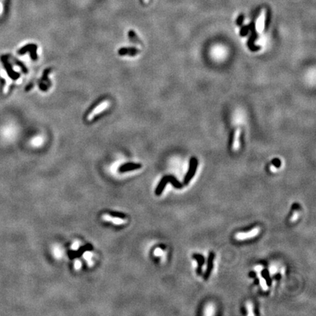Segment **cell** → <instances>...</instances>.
I'll return each instance as SVG.
<instances>
[{
	"instance_id": "obj_3",
	"label": "cell",
	"mask_w": 316,
	"mask_h": 316,
	"mask_svg": "<svg viewBox=\"0 0 316 316\" xmlns=\"http://www.w3.org/2000/svg\"><path fill=\"white\" fill-rule=\"evenodd\" d=\"M197 167H198L197 159L194 158V157H193V158L190 159V161H189V170L187 171L186 176L185 177L184 179L185 185H188L191 179H192L193 178V176H195V173H196Z\"/></svg>"
},
{
	"instance_id": "obj_4",
	"label": "cell",
	"mask_w": 316,
	"mask_h": 316,
	"mask_svg": "<svg viewBox=\"0 0 316 316\" xmlns=\"http://www.w3.org/2000/svg\"><path fill=\"white\" fill-rule=\"evenodd\" d=\"M260 228L256 227L253 229L250 230L247 232H241V233H237L236 234L235 238L237 240H244L248 239V238H253L255 236H258L260 233Z\"/></svg>"
},
{
	"instance_id": "obj_25",
	"label": "cell",
	"mask_w": 316,
	"mask_h": 316,
	"mask_svg": "<svg viewBox=\"0 0 316 316\" xmlns=\"http://www.w3.org/2000/svg\"><path fill=\"white\" fill-rule=\"evenodd\" d=\"M243 21H244V16L243 15H241L239 16L237 18V20H236V23H237V25L238 26H241L242 23H243Z\"/></svg>"
},
{
	"instance_id": "obj_17",
	"label": "cell",
	"mask_w": 316,
	"mask_h": 316,
	"mask_svg": "<svg viewBox=\"0 0 316 316\" xmlns=\"http://www.w3.org/2000/svg\"><path fill=\"white\" fill-rule=\"evenodd\" d=\"M128 38L130 40V41L132 42H134L136 44H141V40H140L137 35V34L133 30H130L128 32Z\"/></svg>"
},
{
	"instance_id": "obj_22",
	"label": "cell",
	"mask_w": 316,
	"mask_h": 316,
	"mask_svg": "<svg viewBox=\"0 0 316 316\" xmlns=\"http://www.w3.org/2000/svg\"><path fill=\"white\" fill-rule=\"evenodd\" d=\"M249 30H250V25L244 26V27L242 29L241 31H240V34H241L242 36H245L246 34L248 33Z\"/></svg>"
},
{
	"instance_id": "obj_15",
	"label": "cell",
	"mask_w": 316,
	"mask_h": 316,
	"mask_svg": "<svg viewBox=\"0 0 316 316\" xmlns=\"http://www.w3.org/2000/svg\"><path fill=\"white\" fill-rule=\"evenodd\" d=\"M92 249H93V247H92V246H91V244H87V245L83 246L82 248H81L80 250H78V251H77L76 252H75V253L70 254V256L72 258H75V257H78V256H80L82 254L83 252L89 251V250H92Z\"/></svg>"
},
{
	"instance_id": "obj_31",
	"label": "cell",
	"mask_w": 316,
	"mask_h": 316,
	"mask_svg": "<svg viewBox=\"0 0 316 316\" xmlns=\"http://www.w3.org/2000/svg\"><path fill=\"white\" fill-rule=\"evenodd\" d=\"M103 219L105 220H108V221H111L112 217H111V216H109V215H104L103 216Z\"/></svg>"
},
{
	"instance_id": "obj_19",
	"label": "cell",
	"mask_w": 316,
	"mask_h": 316,
	"mask_svg": "<svg viewBox=\"0 0 316 316\" xmlns=\"http://www.w3.org/2000/svg\"><path fill=\"white\" fill-rule=\"evenodd\" d=\"M110 215H111V217H117V218H121V219H124V220L126 218V215H124V214L117 212V211H111V212H110Z\"/></svg>"
},
{
	"instance_id": "obj_33",
	"label": "cell",
	"mask_w": 316,
	"mask_h": 316,
	"mask_svg": "<svg viewBox=\"0 0 316 316\" xmlns=\"http://www.w3.org/2000/svg\"><path fill=\"white\" fill-rule=\"evenodd\" d=\"M149 1V0H142V2H144V3H147Z\"/></svg>"
},
{
	"instance_id": "obj_2",
	"label": "cell",
	"mask_w": 316,
	"mask_h": 316,
	"mask_svg": "<svg viewBox=\"0 0 316 316\" xmlns=\"http://www.w3.org/2000/svg\"><path fill=\"white\" fill-rule=\"evenodd\" d=\"M0 60H1L2 62L4 68H5L6 72H7L8 76L10 77L13 80H17L18 78H20V74L18 73H16L13 70V68H12L11 63L8 61V57L7 55H3L0 57Z\"/></svg>"
},
{
	"instance_id": "obj_10",
	"label": "cell",
	"mask_w": 316,
	"mask_h": 316,
	"mask_svg": "<svg viewBox=\"0 0 316 316\" xmlns=\"http://www.w3.org/2000/svg\"><path fill=\"white\" fill-rule=\"evenodd\" d=\"M193 258L196 260L198 262V267H197V274L201 275L202 273V268L203 265L205 264V258L202 255L200 254H193Z\"/></svg>"
},
{
	"instance_id": "obj_29",
	"label": "cell",
	"mask_w": 316,
	"mask_h": 316,
	"mask_svg": "<svg viewBox=\"0 0 316 316\" xmlns=\"http://www.w3.org/2000/svg\"><path fill=\"white\" fill-rule=\"evenodd\" d=\"M32 87H33V83H30V84H29L27 87H26V91H29V90H31Z\"/></svg>"
},
{
	"instance_id": "obj_23",
	"label": "cell",
	"mask_w": 316,
	"mask_h": 316,
	"mask_svg": "<svg viewBox=\"0 0 316 316\" xmlns=\"http://www.w3.org/2000/svg\"><path fill=\"white\" fill-rule=\"evenodd\" d=\"M111 221L113 222V223L118 224V225H120V224H122L124 223V219H121V218H117V217H112Z\"/></svg>"
},
{
	"instance_id": "obj_8",
	"label": "cell",
	"mask_w": 316,
	"mask_h": 316,
	"mask_svg": "<svg viewBox=\"0 0 316 316\" xmlns=\"http://www.w3.org/2000/svg\"><path fill=\"white\" fill-rule=\"evenodd\" d=\"M50 73V70H46L42 74V78L39 83L40 89L42 91H46L51 85L50 81L48 80V73Z\"/></svg>"
},
{
	"instance_id": "obj_32",
	"label": "cell",
	"mask_w": 316,
	"mask_h": 316,
	"mask_svg": "<svg viewBox=\"0 0 316 316\" xmlns=\"http://www.w3.org/2000/svg\"><path fill=\"white\" fill-rule=\"evenodd\" d=\"M78 246H79V244H78V242H75V243H74V244H73L72 248L73 249V250H76V249L78 248Z\"/></svg>"
},
{
	"instance_id": "obj_26",
	"label": "cell",
	"mask_w": 316,
	"mask_h": 316,
	"mask_svg": "<svg viewBox=\"0 0 316 316\" xmlns=\"http://www.w3.org/2000/svg\"><path fill=\"white\" fill-rule=\"evenodd\" d=\"M299 214L297 212V211H295V212L293 213V215H292V217H291V221L295 222L296 220H297V219L299 218Z\"/></svg>"
},
{
	"instance_id": "obj_28",
	"label": "cell",
	"mask_w": 316,
	"mask_h": 316,
	"mask_svg": "<svg viewBox=\"0 0 316 316\" xmlns=\"http://www.w3.org/2000/svg\"><path fill=\"white\" fill-rule=\"evenodd\" d=\"M81 264L80 260H76V261L75 262V269L78 270L79 269L81 268Z\"/></svg>"
},
{
	"instance_id": "obj_7",
	"label": "cell",
	"mask_w": 316,
	"mask_h": 316,
	"mask_svg": "<svg viewBox=\"0 0 316 316\" xmlns=\"http://www.w3.org/2000/svg\"><path fill=\"white\" fill-rule=\"evenodd\" d=\"M142 168V165L140 163H135V162H129L125 163L119 168L120 173H125L127 171H131L133 170H138Z\"/></svg>"
},
{
	"instance_id": "obj_12",
	"label": "cell",
	"mask_w": 316,
	"mask_h": 316,
	"mask_svg": "<svg viewBox=\"0 0 316 316\" xmlns=\"http://www.w3.org/2000/svg\"><path fill=\"white\" fill-rule=\"evenodd\" d=\"M254 28H255L254 23L250 24V29L252 30V35H251V37H250V40H249L248 46H249V47H250V48L252 51H258V50L260 49V47L259 46H254V44H253L254 40H255V39H256V33H255Z\"/></svg>"
},
{
	"instance_id": "obj_21",
	"label": "cell",
	"mask_w": 316,
	"mask_h": 316,
	"mask_svg": "<svg viewBox=\"0 0 316 316\" xmlns=\"http://www.w3.org/2000/svg\"><path fill=\"white\" fill-rule=\"evenodd\" d=\"M247 310H248L249 315H254L253 308H252V305L251 303L250 302L247 303Z\"/></svg>"
},
{
	"instance_id": "obj_27",
	"label": "cell",
	"mask_w": 316,
	"mask_h": 316,
	"mask_svg": "<svg viewBox=\"0 0 316 316\" xmlns=\"http://www.w3.org/2000/svg\"><path fill=\"white\" fill-rule=\"evenodd\" d=\"M162 253H163V252H162V250H161L160 248H157L155 250H154V255L155 256H161Z\"/></svg>"
},
{
	"instance_id": "obj_5",
	"label": "cell",
	"mask_w": 316,
	"mask_h": 316,
	"mask_svg": "<svg viewBox=\"0 0 316 316\" xmlns=\"http://www.w3.org/2000/svg\"><path fill=\"white\" fill-rule=\"evenodd\" d=\"M108 106H109V103H108L107 101L103 102V103L99 104V105H97V107H95V109L90 112V113L87 116V120H88V121L92 120L97 115H98L99 113H102L104 110L106 109Z\"/></svg>"
},
{
	"instance_id": "obj_6",
	"label": "cell",
	"mask_w": 316,
	"mask_h": 316,
	"mask_svg": "<svg viewBox=\"0 0 316 316\" xmlns=\"http://www.w3.org/2000/svg\"><path fill=\"white\" fill-rule=\"evenodd\" d=\"M214 259H215V254H214V252H210L209 255V258H208L207 269H206L204 274H203V279L205 280L209 278L211 273L212 272L214 267Z\"/></svg>"
},
{
	"instance_id": "obj_18",
	"label": "cell",
	"mask_w": 316,
	"mask_h": 316,
	"mask_svg": "<svg viewBox=\"0 0 316 316\" xmlns=\"http://www.w3.org/2000/svg\"><path fill=\"white\" fill-rule=\"evenodd\" d=\"M204 314H205V315H214V314H215V309H214L213 305H209L208 306H207V307H206V308H205Z\"/></svg>"
},
{
	"instance_id": "obj_11",
	"label": "cell",
	"mask_w": 316,
	"mask_h": 316,
	"mask_svg": "<svg viewBox=\"0 0 316 316\" xmlns=\"http://www.w3.org/2000/svg\"><path fill=\"white\" fill-rule=\"evenodd\" d=\"M139 52L136 48H121L119 50V54L121 56H135Z\"/></svg>"
},
{
	"instance_id": "obj_24",
	"label": "cell",
	"mask_w": 316,
	"mask_h": 316,
	"mask_svg": "<svg viewBox=\"0 0 316 316\" xmlns=\"http://www.w3.org/2000/svg\"><path fill=\"white\" fill-rule=\"evenodd\" d=\"M260 285H261L262 288L264 289V290H267L268 287H267L266 280H265L264 278H262V277L261 278H260Z\"/></svg>"
},
{
	"instance_id": "obj_13",
	"label": "cell",
	"mask_w": 316,
	"mask_h": 316,
	"mask_svg": "<svg viewBox=\"0 0 316 316\" xmlns=\"http://www.w3.org/2000/svg\"><path fill=\"white\" fill-rule=\"evenodd\" d=\"M241 136V128H236L235 132L234 134V140H233V150L237 151L239 148V138Z\"/></svg>"
},
{
	"instance_id": "obj_14",
	"label": "cell",
	"mask_w": 316,
	"mask_h": 316,
	"mask_svg": "<svg viewBox=\"0 0 316 316\" xmlns=\"http://www.w3.org/2000/svg\"><path fill=\"white\" fill-rule=\"evenodd\" d=\"M38 47L34 44H28L26 46L22 47L18 51V54L19 55H23L26 54L27 52H30L34 49H37Z\"/></svg>"
},
{
	"instance_id": "obj_16",
	"label": "cell",
	"mask_w": 316,
	"mask_h": 316,
	"mask_svg": "<svg viewBox=\"0 0 316 316\" xmlns=\"http://www.w3.org/2000/svg\"><path fill=\"white\" fill-rule=\"evenodd\" d=\"M7 56L8 58L11 59V60L13 61L14 63H15L16 66H18L21 69V70L23 71L24 73H26H26H28V70H27V68H26V67L23 64V63L21 62V61L18 60L17 59L15 58V57L13 56H11V55H7Z\"/></svg>"
},
{
	"instance_id": "obj_20",
	"label": "cell",
	"mask_w": 316,
	"mask_h": 316,
	"mask_svg": "<svg viewBox=\"0 0 316 316\" xmlns=\"http://www.w3.org/2000/svg\"><path fill=\"white\" fill-rule=\"evenodd\" d=\"M83 257H84V258H85L86 260H87V261L89 262V264L91 266V257H92V254H91L90 252L87 251L84 253V255H83Z\"/></svg>"
},
{
	"instance_id": "obj_30",
	"label": "cell",
	"mask_w": 316,
	"mask_h": 316,
	"mask_svg": "<svg viewBox=\"0 0 316 316\" xmlns=\"http://www.w3.org/2000/svg\"><path fill=\"white\" fill-rule=\"evenodd\" d=\"M262 269H263V266H260V265H258V266H257L256 268H255V270H256L257 272H259L260 271H261Z\"/></svg>"
},
{
	"instance_id": "obj_9",
	"label": "cell",
	"mask_w": 316,
	"mask_h": 316,
	"mask_svg": "<svg viewBox=\"0 0 316 316\" xmlns=\"http://www.w3.org/2000/svg\"><path fill=\"white\" fill-rule=\"evenodd\" d=\"M265 19H266V12L265 11H261V13L258 16V20H257L256 22V30L258 33H261L264 31V25H265Z\"/></svg>"
},
{
	"instance_id": "obj_1",
	"label": "cell",
	"mask_w": 316,
	"mask_h": 316,
	"mask_svg": "<svg viewBox=\"0 0 316 316\" xmlns=\"http://www.w3.org/2000/svg\"><path fill=\"white\" fill-rule=\"evenodd\" d=\"M169 182L171 183L173 186L176 187V188L180 189V188H181V187H182V185H181L176 178H174V176H164L163 178L161 179V181H160V183H159L158 187H157V188L155 189V195H158L159 196V195H160L161 194H162V191L164 190L165 187H166L167 184H168V183H169Z\"/></svg>"
}]
</instances>
